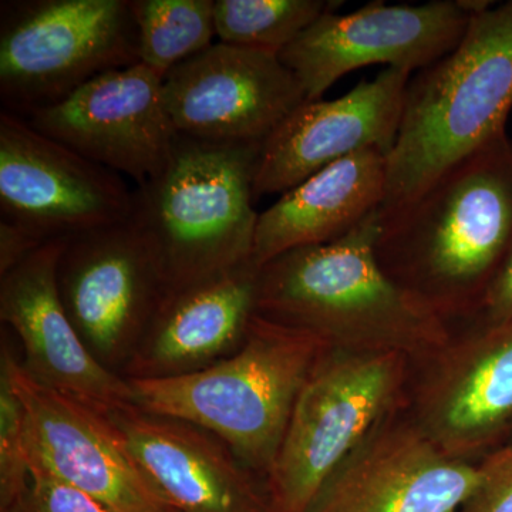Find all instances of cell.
Returning a JSON list of instances; mask_svg holds the SVG:
<instances>
[{"label": "cell", "instance_id": "83f0119b", "mask_svg": "<svg viewBox=\"0 0 512 512\" xmlns=\"http://www.w3.org/2000/svg\"><path fill=\"white\" fill-rule=\"evenodd\" d=\"M505 444H512V427L510 430V434H508V439L505 441Z\"/></svg>", "mask_w": 512, "mask_h": 512}, {"label": "cell", "instance_id": "44dd1931", "mask_svg": "<svg viewBox=\"0 0 512 512\" xmlns=\"http://www.w3.org/2000/svg\"><path fill=\"white\" fill-rule=\"evenodd\" d=\"M140 63L164 79L178 64L214 45L215 0H130Z\"/></svg>", "mask_w": 512, "mask_h": 512}, {"label": "cell", "instance_id": "f1b7e54d", "mask_svg": "<svg viewBox=\"0 0 512 512\" xmlns=\"http://www.w3.org/2000/svg\"><path fill=\"white\" fill-rule=\"evenodd\" d=\"M168 512H180V511L174 510V508H173V510H170Z\"/></svg>", "mask_w": 512, "mask_h": 512}, {"label": "cell", "instance_id": "7c38bea8", "mask_svg": "<svg viewBox=\"0 0 512 512\" xmlns=\"http://www.w3.org/2000/svg\"><path fill=\"white\" fill-rule=\"evenodd\" d=\"M163 80L143 63L111 70L25 120L87 160L133 178L138 187L163 173L178 134Z\"/></svg>", "mask_w": 512, "mask_h": 512}, {"label": "cell", "instance_id": "cb8c5ba5", "mask_svg": "<svg viewBox=\"0 0 512 512\" xmlns=\"http://www.w3.org/2000/svg\"><path fill=\"white\" fill-rule=\"evenodd\" d=\"M477 467V487L458 512H512V444L495 448Z\"/></svg>", "mask_w": 512, "mask_h": 512}, {"label": "cell", "instance_id": "e0dca14e", "mask_svg": "<svg viewBox=\"0 0 512 512\" xmlns=\"http://www.w3.org/2000/svg\"><path fill=\"white\" fill-rule=\"evenodd\" d=\"M64 244L66 238L46 242L0 276V319L19 339L22 366L33 379L113 412L133 404V392L97 362L64 311L56 279Z\"/></svg>", "mask_w": 512, "mask_h": 512}, {"label": "cell", "instance_id": "8fae6325", "mask_svg": "<svg viewBox=\"0 0 512 512\" xmlns=\"http://www.w3.org/2000/svg\"><path fill=\"white\" fill-rule=\"evenodd\" d=\"M471 15L460 0L424 5L372 2L346 15L326 13L279 55L306 100H320L345 74L370 64L414 73L447 56Z\"/></svg>", "mask_w": 512, "mask_h": 512}, {"label": "cell", "instance_id": "9a60e30c", "mask_svg": "<svg viewBox=\"0 0 512 512\" xmlns=\"http://www.w3.org/2000/svg\"><path fill=\"white\" fill-rule=\"evenodd\" d=\"M429 363L414 393L421 430L468 463L504 446L512 427V320L477 325Z\"/></svg>", "mask_w": 512, "mask_h": 512}, {"label": "cell", "instance_id": "5bb4252c", "mask_svg": "<svg viewBox=\"0 0 512 512\" xmlns=\"http://www.w3.org/2000/svg\"><path fill=\"white\" fill-rule=\"evenodd\" d=\"M478 478L477 463L448 456L397 413L336 468L309 512H458Z\"/></svg>", "mask_w": 512, "mask_h": 512}, {"label": "cell", "instance_id": "6da1fadb", "mask_svg": "<svg viewBox=\"0 0 512 512\" xmlns=\"http://www.w3.org/2000/svg\"><path fill=\"white\" fill-rule=\"evenodd\" d=\"M380 210L328 244L293 249L259 271L256 313L311 330L332 349L430 360L448 320L380 265Z\"/></svg>", "mask_w": 512, "mask_h": 512}, {"label": "cell", "instance_id": "484cf974", "mask_svg": "<svg viewBox=\"0 0 512 512\" xmlns=\"http://www.w3.org/2000/svg\"><path fill=\"white\" fill-rule=\"evenodd\" d=\"M478 325H494L512 320V249L483 293L476 311Z\"/></svg>", "mask_w": 512, "mask_h": 512}, {"label": "cell", "instance_id": "8992f818", "mask_svg": "<svg viewBox=\"0 0 512 512\" xmlns=\"http://www.w3.org/2000/svg\"><path fill=\"white\" fill-rule=\"evenodd\" d=\"M409 357L329 348L303 384L264 478L269 512H309L336 468L399 413Z\"/></svg>", "mask_w": 512, "mask_h": 512}, {"label": "cell", "instance_id": "9c48e42d", "mask_svg": "<svg viewBox=\"0 0 512 512\" xmlns=\"http://www.w3.org/2000/svg\"><path fill=\"white\" fill-rule=\"evenodd\" d=\"M57 289L100 365L121 376L167 296L157 256L130 220L66 238Z\"/></svg>", "mask_w": 512, "mask_h": 512}, {"label": "cell", "instance_id": "7a4b0ae2", "mask_svg": "<svg viewBox=\"0 0 512 512\" xmlns=\"http://www.w3.org/2000/svg\"><path fill=\"white\" fill-rule=\"evenodd\" d=\"M511 249L507 133L448 168L409 204L380 214V265L447 320L476 311Z\"/></svg>", "mask_w": 512, "mask_h": 512}, {"label": "cell", "instance_id": "2e32d148", "mask_svg": "<svg viewBox=\"0 0 512 512\" xmlns=\"http://www.w3.org/2000/svg\"><path fill=\"white\" fill-rule=\"evenodd\" d=\"M412 73L386 67L336 100L303 101L265 141L255 197L285 194L343 158L379 148L389 156Z\"/></svg>", "mask_w": 512, "mask_h": 512}, {"label": "cell", "instance_id": "ba28073f", "mask_svg": "<svg viewBox=\"0 0 512 512\" xmlns=\"http://www.w3.org/2000/svg\"><path fill=\"white\" fill-rule=\"evenodd\" d=\"M9 338L2 326L0 366L25 407L30 471H45L110 512L173 510L141 470L110 414L33 379Z\"/></svg>", "mask_w": 512, "mask_h": 512}, {"label": "cell", "instance_id": "ffe728a7", "mask_svg": "<svg viewBox=\"0 0 512 512\" xmlns=\"http://www.w3.org/2000/svg\"><path fill=\"white\" fill-rule=\"evenodd\" d=\"M386 183L387 154L379 148L328 165L259 214L252 261L261 269L293 249L343 237L382 208Z\"/></svg>", "mask_w": 512, "mask_h": 512}, {"label": "cell", "instance_id": "d4e9b609", "mask_svg": "<svg viewBox=\"0 0 512 512\" xmlns=\"http://www.w3.org/2000/svg\"><path fill=\"white\" fill-rule=\"evenodd\" d=\"M8 512H110L90 495L56 480L45 471H30L28 491Z\"/></svg>", "mask_w": 512, "mask_h": 512}, {"label": "cell", "instance_id": "52a82bcc", "mask_svg": "<svg viewBox=\"0 0 512 512\" xmlns=\"http://www.w3.org/2000/svg\"><path fill=\"white\" fill-rule=\"evenodd\" d=\"M140 63L130 0H13L0 8V100L29 117Z\"/></svg>", "mask_w": 512, "mask_h": 512}, {"label": "cell", "instance_id": "277c9868", "mask_svg": "<svg viewBox=\"0 0 512 512\" xmlns=\"http://www.w3.org/2000/svg\"><path fill=\"white\" fill-rule=\"evenodd\" d=\"M330 346L311 330L256 315L237 352L200 372L171 379H126L133 404L200 426L264 478L299 392Z\"/></svg>", "mask_w": 512, "mask_h": 512}, {"label": "cell", "instance_id": "5b68a950", "mask_svg": "<svg viewBox=\"0 0 512 512\" xmlns=\"http://www.w3.org/2000/svg\"><path fill=\"white\" fill-rule=\"evenodd\" d=\"M262 147L177 134L163 173L134 190L131 221L157 256L167 295L252 261Z\"/></svg>", "mask_w": 512, "mask_h": 512}, {"label": "cell", "instance_id": "ac0fdd59", "mask_svg": "<svg viewBox=\"0 0 512 512\" xmlns=\"http://www.w3.org/2000/svg\"><path fill=\"white\" fill-rule=\"evenodd\" d=\"M165 503L180 512H269L264 485L215 434L134 404L109 412Z\"/></svg>", "mask_w": 512, "mask_h": 512}, {"label": "cell", "instance_id": "603a6c76", "mask_svg": "<svg viewBox=\"0 0 512 512\" xmlns=\"http://www.w3.org/2000/svg\"><path fill=\"white\" fill-rule=\"evenodd\" d=\"M29 481L25 407L0 366V511L8 512L22 500Z\"/></svg>", "mask_w": 512, "mask_h": 512}, {"label": "cell", "instance_id": "4fadbf2b", "mask_svg": "<svg viewBox=\"0 0 512 512\" xmlns=\"http://www.w3.org/2000/svg\"><path fill=\"white\" fill-rule=\"evenodd\" d=\"M163 93L175 131L212 143H265L306 101L279 56L221 42L174 67Z\"/></svg>", "mask_w": 512, "mask_h": 512}, {"label": "cell", "instance_id": "4316f807", "mask_svg": "<svg viewBox=\"0 0 512 512\" xmlns=\"http://www.w3.org/2000/svg\"><path fill=\"white\" fill-rule=\"evenodd\" d=\"M45 244L43 239L28 229L0 221V276L8 274Z\"/></svg>", "mask_w": 512, "mask_h": 512}, {"label": "cell", "instance_id": "30bf717a", "mask_svg": "<svg viewBox=\"0 0 512 512\" xmlns=\"http://www.w3.org/2000/svg\"><path fill=\"white\" fill-rule=\"evenodd\" d=\"M134 190L109 168L0 113V214L45 242L130 220Z\"/></svg>", "mask_w": 512, "mask_h": 512}, {"label": "cell", "instance_id": "3957f363", "mask_svg": "<svg viewBox=\"0 0 512 512\" xmlns=\"http://www.w3.org/2000/svg\"><path fill=\"white\" fill-rule=\"evenodd\" d=\"M512 109V0L471 16L463 39L412 77L387 156L380 214L413 201L505 131Z\"/></svg>", "mask_w": 512, "mask_h": 512}, {"label": "cell", "instance_id": "7402d4cb", "mask_svg": "<svg viewBox=\"0 0 512 512\" xmlns=\"http://www.w3.org/2000/svg\"><path fill=\"white\" fill-rule=\"evenodd\" d=\"M339 5L336 0H215V33L221 43L279 56Z\"/></svg>", "mask_w": 512, "mask_h": 512}, {"label": "cell", "instance_id": "d6986e66", "mask_svg": "<svg viewBox=\"0 0 512 512\" xmlns=\"http://www.w3.org/2000/svg\"><path fill=\"white\" fill-rule=\"evenodd\" d=\"M254 261L168 293L124 367V379H171L207 369L237 352L256 315Z\"/></svg>", "mask_w": 512, "mask_h": 512}]
</instances>
